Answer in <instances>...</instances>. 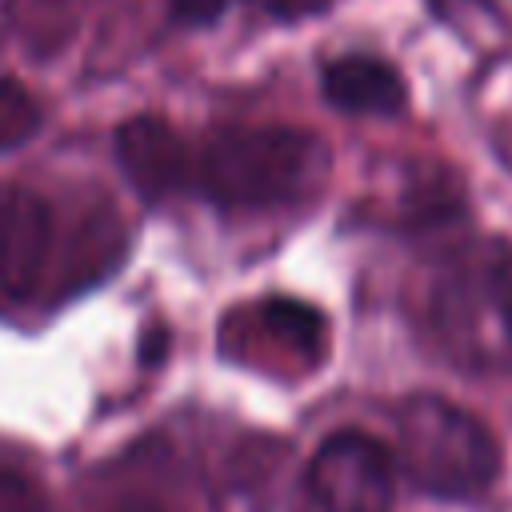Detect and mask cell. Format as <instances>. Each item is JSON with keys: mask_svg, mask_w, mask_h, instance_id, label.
<instances>
[{"mask_svg": "<svg viewBox=\"0 0 512 512\" xmlns=\"http://www.w3.org/2000/svg\"><path fill=\"white\" fill-rule=\"evenodd\" d=\"M52 208L28 192L8 188L0 192V296L24 300L44 284L52 264Z\"/></svg>", "mask_w": 512, "mask_h": 512, "instance_id": "6", "label": "cell"}, {"mask_svg": "<svg viewBox=\"0 0 512 512\" xmlns=\"http://www.w3.org/2000/svg\"><path fill=\"white\" fill-rule=\"evenodd\" d=\"M224 8H228V0H168L172 20H176V24H188V28L216 24Z\"/></svg>", "mask_w": 512, "mask_h": 512, "instance_id": "14", "label": "cell"}, {"mask_svg": "<svg viewBox=\"0 0 512 512\" xmlns=\"http://www.w3.org/2000/svg\"><path fill=\"white\" fill-rule=\"evenodd\" d=\"M304 492L316 512H388L396 460L380 440L356 428L332 432L304 464Z\"/></svg>", "mask_w": 512, "mask_h": 512, "instance_id": "5", "label": "cell"}, {"mask_svg": "<svg viewBox=\"0 0 512 512\" xmlns=\"http://www.w3.org/2000/svg\"><path fill=\"white\" fill-rule=\"evenodd\" d=\"M328 168V144L304 128H224L200 148L192 184L220 208L264 212L292 208L316 196L328 180Z\"/></svg>", "mask_w": 512, "mask_h": 512, "instance_id": "2", "label": "cell"}, {"mask_svg": "<svg viewBox=\"0 0 512 512\" xmlns=\"http://www.w3.org/2000/svg\"><path fill=\"white\" fill-rule=\"evenodd\" d=\"M0 512H44V496L20 468H0Z\"/></svg>", "mask_w": 512, "mask_h": 512, "instance_id": "13", "label": "cell"}, {"mask_svg": "<svg viewBox=\"0 0 512 512\" xmlns=\"http://www.w3.org/2000/svg\"><path fill=\"white\" fill-rule=\"evenodd\" d=\"M116 160L128 176V184L148 196L164 200L192 184L196 156L180 140V132L160 116H132L116 128Z\"/></svg>", "mask_w": 512, "mask_h": 512, "instance_id": "8", "label": "cell"}, {"mask_svg": "<svg viewBox=\"0 0 512 512\" xmlns=\"http://www.w3.org/2000/svg\"><path fill=\"white\" fill-rule=\"evenodd\" d=\"M212 512H304V464L292 448L264 432H244L232 440L208 476Z\"/></svg>", "mask_w": 512, "mask_h": 512, "instance_id": "4", "label": "cell"}, {"mask_svg": "<svg viewBox=\"0 0 512 512\" xmlns=\"http://www.w3.org/2000/svg\"><path fill=\"white\" fill-rule=\"evenodd\" d=\"M324 100L348 116H396L404 108V76L380 56H340L324 64Z\"/></svg>", "mask_w": 512, "mask_h": 512, "instance_id": "9", "label": "cell"}, {"mask_svg": "<svg viewBox=\"0 0 512 512\" xmlns=\"http://www.w3.org/2000/svg\"><path fill=\"white\" fill-rule=\"evenodd\" d=\"M8 24L32 52H56L76 28V0H8Z\"/></svg>", "mask_w": 512, "mask_h": 512, "instance_id": "10", "label": "cell"}, {"mask_svg": "<svg viewBox=\"0 0 512 512\" xmlns=\"http://www.w3.org/2000/svg\"><path fill=\"white\" fill-rule=\"evenodd\" d=\"M268 332L284 336L296 352H320L324 344V324H320V312H312L308 304H296V300H268L260 308Z\"/></svg>", "mask_w": 512, "mask_h": 512, "instance_id": "11", "label": "cell"}, {"mask_svg": "<svg viewBox=\"0 0 512 512\" xmlns=\"http://www.w3.org/2000/svg\"><path fill=\"white\" fill-rule=\"evenodd\" d=\"M84 512H188L164 448H132L108 460L84 488Z\"/></svg>", "mask_w": 512, "mask_h": 512, "instance_id": "7", "label": "cell"}, {"mask_svg": "<svg viewBox=\"0 0 512 512\" xmlns=\"http://www.w3.org/2000/svg\"><path fill=\"white\" fill-rule=\"evenodd\" d=\"M40 132V104L20 80H0V152L28 144Z\"/></svg>", "mask_w": 512, "mask_h": 512, "instance_id": "12", "label": "cell"}, {"mask_svg": "<svg viewBox=\"0 0 512 512\" xmlns=\"http://www.w3.org/2000/svg\"><path fill=\"white\" fill-rule=\"evenodd\" d=\"M396 464L404 480L440 500L480 496L500 468V444L468 408L420 392L396 416Z\"/></svg>", "mask_w": 512, "mask_h": 512, "instance_id": "3", "label": "cell"}, {"mask_svg": "<svg viewBox=\"0 0 512 512\" xmlns=\"http://www.w3.org/2000/svg\"><path fill=\"white\" fill-rule=\"evenodd\" d=\"M248 4H256L260 12H268L276 20H304V16L324 12L332 0H248Z\"/></svg>", "mask_w": 512, "mask_h": 512, "instance_id": "15", "label": "cell"}, {"mask_svg": "<svg viewBox=\"0 0 512 512\" xmlns=\"http://www.w3.org/2000/svg\"><path fill=\"white\" fill-rule=\"evenodd\" d=\"M432 348L460 372L496 376L512 368V256L500 244L448 252L424 292Z\"/></svg>", "mask_w": 512, "mask_h": 512, "instance_id": "1", "label": "cell"}]
</instances>
